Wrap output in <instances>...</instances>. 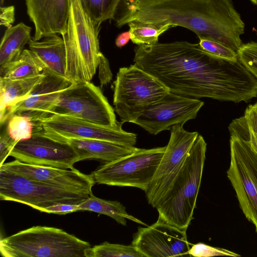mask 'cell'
I'll use <instances>...</instances> for the list:
<instances>
[{
    "mask_svg": "<svg viewBox=\"0 0 257 257\" xmlns=\"http://www.w3.org/2000/svg\"><path fill=\"white\" fill-rule=\"evenodd\" d=\"M134 62L168 88L189 98L238 103L257 96V79L236 62L220 59L186 41L138 45Z\"/></svg>",
    "mask_w": 257,
    "mask_h": 257,
    "instance_id": "6da1fadb",
    "label": "cell"
},
{
    "mask_svg": "<svg viewBox=\"0 0 257 257\" xmlns=\"http://www.w3.org/2000/svg\"><path fill=\"white\" fill-rule=\"evenodd\" d=\"M207 144L199 135L170 187L156 208L168 223L187 230L193 219L206 158Z\"/></svg>",
    "mask_w": 257,
    "mask_h": 257,
    "instance_id": "7a4b0ae2",
    "label": "cell"
},
{
    "mask_svg": "<svg viewBox=\"0 0 257 257\" xmlns=\"http://www.w3.org/2000/svg\"><path fill=\"white\" fill-rule=\"evenodd\" d=\"M96 25L83 10L80 0H70L66 32L62 35L66 54L65 76L73 83L90 82L103 54Z\"/></svg>",
    "mask_w": 257,
    "mask_h": 257,
    "instance_id": "3957f363",
    "label": "cell"
},
{
    "mask_svg": "<svg viewBox=\"0 0 257 257\" xmlns=\"http://www.w3.org/2000/svg\"><path fill=\"white\" fill-rule=\"evenodd\" d=\"M90 243L53 227L35 226L2 238L5 257H85Z\"/></svg>",
    "mask_w": 257,
    "mask_h": 257,
    "instance_id": "277c9868",
    "label": "cell"
},
{
    "mask_svg": "<svg viewBox=\"0 0 257 257\" xmlns=\"http://www.w3.org/2000/svg\"><path fill=\"white\" fill-rule=\"evenodd\" d=\"M169 90L136 64L120 68L113 81L114 111L122 122L133 123Z\"/></svg>",
    "mask_w": 257,
    "mask_h": 257,
    "instance_id": "5b68a950",
    "label": "cell"
},
{
    "mask_svg": "<svg viewBox=\"0 0 257 257\" xmlns=\"http://www.w3.org/2000/svg\"><path fill=\"white\" fill-rule=\"evenodd\" d=\"M92 193L51 186L0 170V199L21 203L41 212L58 205H79Z\"/></svg>",
    "mask_w": 257,
    "mask_h": 257,
    "instance_id": "8992f818",
    "label": "cell"
},
{
    "mask_svg": "<svg viewBox=\"0 0 257 257\" xmlns=\"http://www.w3.org/2000/svg\"><path fill=\"white\" fill-rule=\"evenodd\" d=\"M166 146L139 149L135 152L105 163L91 174L95 183L108 186L133 187L145 192L152 181Z\"/></svg>",
    "mask_w": 257,
    "mask_h": 257,
    "instance_id": "52a82bcc",
    "label": "cell"
},
{
    "mask_svg": "<svg viewBox=\"0 0 257 257\" xmlns=\"http://www.w3.org/2000/svg\"><path fill=\"white\" fill-rule=\"evenodd\" d=\"M51 112L107 126L119 122L101 89L90 82L73 83L62 90Z\"/></svg>",
    "mask_w": 257,
    "mask_h": 257,
    "instance_id": "ba28073f",
    "label": "cell"
},
{
    "mask_svg": "<svg viewBox=\"0 0 257 257\" xmlns=\"http://www.w3.org/2000/svg\"><path fill=\"white\" fill-rule=\"evenodd\" d=\"M230 150L227 176L243 213L257 233V153L249 141L234 136H230Z\"/></svg>",
    "mask_w": 257,
    "mask_h": 257,
    "instance_id": "9c48e42d",
    "label": "cell"
},
{
    "mask_svg": "<svg viewBox=\"0 0 257 257\" xmlns=\"http://www.w3.org/2000/svg\"><path fill=\"white\" fill-rule=\"evenodd\" d=\"M34 123V130L53 137L99 140L134 147L137 135L122 128V121L107 126L66 115L53 114Z\"/></svg>",
    "mask_w": 257,
    "mask_h": 257,
    "instance_id": "30bf717a",
    "label": "cell"
},
{
    "mask_svg": "<svg viewBox=\"0 0 257 257\" xmlns=\"http://www.w3.org/2000/svg\"><path fill=\"white\" fill-rule=\"evenodd\" d=\"M176 124L170 129V137L152 181L145 192L149 204L156 208L168 190L191 147L198 132L186 131Z\"/></svg>",
    "mask_w": 257,
    "mask_h": 257,
    "instance_id": "8fae6325",
    "label": "cell"
},
{
    "mask_svg": "<svg viewBox=\"0 0 257 257\" xmlns=\"http://www.w3.org/2000/svg\"><path fill=\"white\" fill-rule=\"evenodd\" d=\"M23 163L71 169L78 155L68 143L33 130L31 137L18 142L10 154Z\"/></svg>",
    "mask_w": 257,
    "mask_h": 257,
    "instance_id": "7c38bea8",
    "label": "cell"
},
{
    "mask_svg": "<svg viewBox=\"0 0 257 257\" xmlns=\"http://www.w3.org/2000/svg\"><path fill=\"white\" fill-rule=\"evenodd\" d=\"M43 72L42 78L26 98L0 112L1 125L14 115L26 116L33 123L52 115V109L60 92L73 82L47 68Z\"/></svg>",
    "mask_w": 257,
    "mask_h": 257,
    "instance_id": "4fadbf2b",
    "label": "cell"
},
{
    "mask_svg": "<svg viewBox=\"0 0 257 257\" xmlns=\"http://www.w3.org/2000/svg\"><path fill=\"white\" fill-rule=\"evenodd\" d=\"M204 102L169 92L162 99L151 105L133 123L150 134L156 135L170 130L176 124L183 125L195 119Z\"/></svg>",
    "mask_w": 257,
    "mask_h": 257,
    "instance_id": "5bb4252c",
    "label": "cell"
},
{
    "mask_svg": "<svg viewBox=\"0 0 257 257\" xmlns=\"http://www.w3.org/2000/svg\"><path fill=\"white\" fill-rule=\"evenodd\" d=\"M186 231L158 218L151 226L138 227L131 244L144 257L191 256Z\"/></svg>",
    "mask_w": 257,
    "mask_h": 257,
    "instance_id": "9a60e30c",
    "label": "cell"
},
{
    "mask_svg": "<svg viewBox=\"0 0 257 257\" xmlns=\"http://www.w3.org/2000/svg\"><path fill=\"white\" fill-rule=\"evenodd\" d=\"M0 170L59 188L92 192L95 182L91 174H84L74 167L62 169L32 165L18 160L4 163Z\"/></svg>",
    "mask_w": 257,
    "mask_h": 257,
    "instance_id": "2e32d148",
    "label": "cell"
},
{
    "mask_svg": "<svg viewBox=\"0 0 257 257\" xmlns=\"http://www.w3.org/2000/svg\"><path fill=\"white\" fill-rule=\"evenodd\" d=\"M28 15L34 24V40L66 31L70 0H26Z\"/></svg>",
    "mask_w": 257,
    "mask_h": 257,
    "instance_id": "e0dca14e",
    "label": "cell"
},
{
    "mask_svg": "<svg viewBox=\"0 0 257 257\" xmlns=\"http://www.w3.org/2000/svg\"><path fill=\"white\" fill-rule=\"evenodd\" d=\"M51 137L70 144L78 155V162L96 159L105 163L110 162L130 155L139 149L99 140Z\"/></svg>",
    "mask_w": 257,
    "mask_h": 257,
    "instance_id": "ac0fdd59",
    "label": "cell"
},
{
    "mask_svg": "<svg viewBox=\"0 0 257 257\" xmlns=\"http://www.w3.org/2000/svg\"><path fill=\"white\" fill-rule=\"evenodd\" d=\"M58 34H53L35 41L32 38L28 45L43 63L46 68L66 77V54L64 41Z\"/></svg>",
    "mask_w": 257,
    "mask_h": 257,
    "instance_id": "d6986e66",
    "label": "cell"
},
{
    "mask_svg": "<svg viewBox=\"0 0 257 257\" xmlns=\"http://www.w3.org/2000/svg\"><path fill=\"white\" fill-rule=\"evenodd\" d=\"M31 27L23 23L7 28L0 45V67L18 59L32 39Z\"/></svg>",
    "mask_w": 257,
    "mask_h": 257,
    "instance_id": "ffe728a7",
    "label": "cell"
},
{
    "mask_svg": "<svg viewBox=\"0 0 257 257\" xmlns=\"http://www.w3.org/2000/svg\"><path fill=\"white\" fill-rule=\"evenodd\" d=\"M43 76L20 79L0 77V110L6 109L26 98Z\"/></svg>",
    "mask_w": 257,
    "mask_h": 257,
    "instance_id": "44dd1931",
    "label": "cell"
},
{
    "mask_svg": "<svg viewBox=\"0 0 257 257\" xmlns=\"http://www.w3.org/2000/svg\"><path fill=\"white\" fill-rule=\"evenodd\" d=\"M46 68L30 49H24L17 60L0 67V77L11 79H26L41 74Z\"/></svg>",
    "mask_w": 257,
    "mask_h": 257,
    "instance_id": "7402d4cb",
    "label": "cell"
},
{
    "mask_svg": "<svg viewBox=\"0 0 257 257\" xmlns=\"http://www.w3.org/2000/svg\"><path fill=\"white\" fill-rule=\"evenodd\" d=\"M81 210H87L104 214L114 219L117 223L125 226L126 219L148 226V225L128 214L125 207L117 201H110L100 199L92 193L85 200L78 205Z\"/></svg>",
    "mask_w": 257,
    "mask_h": 257,
    "instance_id": "603a6c76",
    "label": "cell"
},
{
    "mask_svg": "<svg viewBox=\"0 0 257 257\" xmlns=\"http://www.w3.org/2000/svg\"><path fill=\"white\" fill-rule=\"evenodd\" d=\"M131 40L138 45H154L159 36L172 27L169 25H153L132 21L127 23Z\"/></svg>",
    "mask_w": 257,
    "mask_h": 257,
    "instance_id": "cb8c5ba5",
    "label": "cell"
},
{
    "mask_svg": "<svg viewBox=\"0 0 257 257\" xmlns=\"http://www.w3.org/2000/svg\"><path fill=\"white\" fill-rule=\"evenodd\" d=\"M120 0H80L81 6L95 24L114 20Z\"/></svg>",
    "mask_w": 257,
    "mask_h": 257,
    "instance_id": "d4e9b609",
    "label": "cell"
},
{
    "mask_svg": "<svg viewBox=\"0 0 257 257\" xmlns=\"http://www.w3.org/2000/svg\"><path fill=\"white\" fill-rule=\"evenodd\" d=\"M85 257H144L132 244L122 245L105 241L90 246L85 251Z\"/></svg>",
    "mask_w": 257,
    "mask_h": 257,
    "instance_id": "484cf974",
    "label": "cell"
},
{
    "mask_svg": "<svg viewBox=\"0 0 257 257\" xmlns=\"http://www.w3.org/2000/svg\"><path fill=\"white\" fill-rule=\"evenodd\" d=\"M6 129L13 139L19 142L31 137L33 133L34 123L26 116L14 115L9 119Z\"/></svg>",
    "mask_w": 257,
    "mask_h": 257,
    "instance_id": "4316f807",
    "label": "cell"
},
{
    "mask_svg": "<svg viewBox=\"0 0 257 257\" xmlns=\"http://www.w3.org/2000/svg\"><path fill=\"white\" fill-rule=\"evenodd\" d=\"M198 43L201 49L215 58L229 61L236 62L238 60L237 53L217 41L200 38Z\"/></svg>",
    "mask_w": 257,
    "mask_h": 257,
    "instance_id": "83f0119b",
    "label": "cell"
},
{
    "mask_svg": "<svg viewBox=\"0 0 257 257\" xmlns=\"http://www.w3.org/2000/svg\"><path fill=\"white\" fill-rule=\"evenodd\" d=\"M236 53L239 62L257 79V42L243 44Z\"/></svg>",
    "mask_w": 257,
    "mask_h": 257,
    "instance_id": "f1b7e54d",
    "label": "cell"
},
{
    "mask_svg": "<svg viewBox=\"0 0 257 257\" xmlns=\"http://www.w3.org/2000/svg\"><path fill=\"white\" fill-rule=\"evenodd\" d=\"M191 256H211L215 255H226L240 256V255L223 248L214 247L204 243H199L193 245L189 250Z\"/></svg>",
    "mask_w": 257,
    "mask_h": 257,
    "instance_id": "f546056e",
    "label": "cell"
},
{
    "mask_svg": "<svg viewBox=\"0 0 257 257\" xmlns=\"http://www.w3.org/2000/svg\"><path fill=\"white\" fill-rule=\"evenodd\" d=\"M18 142L9 135L6 128L2 133L0 138V167L10 156Z\"/></svg>",
    "mask_w": 257,
    "mask_h": 257,
    "instance_id": "4dcf8cb0",
    "label": "cell"
},
{
    "mask_svg": "<svg viewBox=\"0 0 257 257\" xmlns=\"http://www.w3.org/2000/svg\"><path fill=\"white\" fill-rule=\"evenodd\" d=\"M98 78L101 87L108 83L111 79L112 74L107 59L102 54L100 58L98 65Z\"/></svg>",
    "mask_w": 257,
    "mask_h": 257,
    "instance_id": "1f68e13d",
    "label": "cell"
},
{
    "mask_svg": "<svg viewBox=\"0 0 257 257\" xmlns=\"http://www.w3.org/2000/svg\"><path fill=\"white\" fill-rule=\"evenodd\" d=\"M244 117L246 120L250 132L257 134V103L250 104L247 107Z\"/></svg>",
    "mask_w": 257,
    "mask_h": 257,
    "instance_id": "d6a6232c",
    "label": "cell"
},
{
    "mask_svg": "<svg viewBox=\"0 0 257 257\" xmlns=\"http://www.w3.org/2000/svg\"><path fill=\"white\" fill-rule=\"evenodd\" d=\"M15 9L14 6L1 7L0 24L7 28L12 27L15 20Z\"/></svg>",
    "mask_w": 257,
    "mask_h": 257,
    "instance_id": "836d02e7",
    "label": "cell"
},
{
    "mask_svg": "<svg viewBox=\"0 0 257 257\" xmlns=\"http://www.w3.org/2000/svg\"><path fill=\"white\" fill-rule=\"evenodd\" d=\"M80 211L78 205L61 204L45 209L44 212L57 214H66Z\"/></svg>",
    "mask_w": 257,
    "mask_h": 257,
    "instance_id": "e575fe53",
    "label": "cell"
},
{
    "mask_svg": "<svg viewBox=\"0 0 257 257\" xmlns=\"http://www.w3.org/2000/svg\"><path fill=\"white\" fill-rule=\"evenodd\" d=\"M131 39L129 31L123 32L118 35L115 40V45L118 48H121L125 45Z\"/></svg>",
    "mask_w": 257,
    "mask_h": 257,
    "instance_id": "d590c367",
    "label": "cell"
},
{
    "mask_svg": "<svg viewBox=\"0 0 257 257\" xmlns=\"http://www.w3.org/2000/svg\"><path fill=\"white\" fill-rule=\"evenodd\" d=\"M249 143L252 148L257 153V134L250 132Z\"/></svg>",
    "mask_w": 257,
    "mask_h": 257,
    "instance_id": "8d00e7d4",
    "label": "cell"
},
{
    "mask_svg": "<svg viewBox=\"0 0 257 257\" xmlns=\"http://www.w3.org/2000/svg\"><path fill=\"white\" fill-rule=\"evenodd\" d=\"M252 3L257 5V0H250Z\"/></svg>",
    "mask_w": 257,
    "mask_h": 257,
    "instance_id": "74e56055",
    "label": "cell"
},
{
    "mask_svg": "<svg viewBox=\"0 0 257 257\" xmlns=\"http://www.w3.org/2000/svg\"><path fill=\"white\" fill-rule=\"evenodd\" d=\"M4 0H1V4L2 5L3 3H4Z\"/></svg>",
    "mask_w": 257,
    "mask_h": 257,
    "instance_id": "f35d334b",
    "label": "cell"
}]
</instances>
